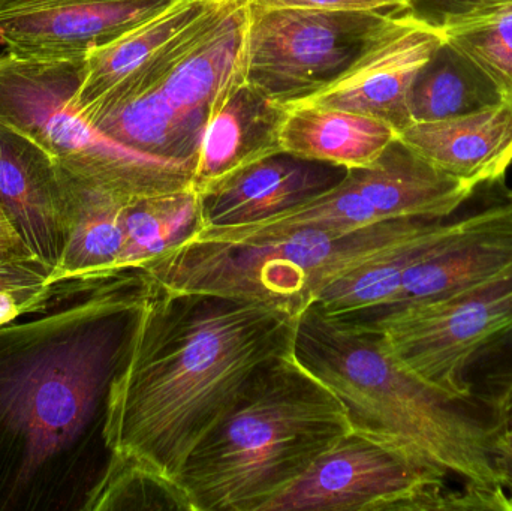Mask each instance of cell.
I'll return each instance as SVG.
<instances>
[{"label": "cell", "instance_id": "6da1fadb", "mask_svg": "<svg viewBox=\"0 0 512 511\" xmlns=\"http://www.w3.org/2000/svg\"><path fill=\"white\" fill-rule=\"evenodd\" d=\"M149 279L108 384L102 438L111 459L179 483L256 369L294 353L298 317Z\"/></svg>", "mask_w": 512, "mask_h": 511}, {"label": "cell", "instance_id": "7a4b0ae2", "mask_svg": "<svg viewBox=\"0 0 512 511\" xmlns=\"http://www.w3.org/2000/svg\"><path fill=\"white\" fill-rule=\"evenodd\" d=\"M294 356L342 401L352 431L408 450L460 488L504 491L493 456L501 414L415 374L378 330L309 306Z\"/></svg>", "mask_w": 512, "mask_h": 511}, {"label": "cell", "instance_id": "3957f363", "mask_svg": "<svg viewBox=\"0 0 512 511\" xmlns=\"http://www.w3.org/2000/svg\"><path fill=\"white\" fill-rule=\"evenodd\" d=\"M345 405L294 353L259 366L179 477L194 511H261L351 432Z\"/></svg>", "mask_w": 512, "mask_h": 511}, {"label": "cell", "instance_id": "277c9868", "mask_svg": "<svg viewBox=\"0 0 512 511\" xmlns=\"http://www.w3.org/2000/svg\"><path fill=\"white\" fill-rule=\"evenodd\" d=\"M149 281L141 269L110 276L69 314L65 332L0 369V422L23 446L20 480L68 449L89 425Z\"/></svg>", "mask_w": 512, "mask_h": 511}, {"label": "cell", "instance_id": "5b68a950", "mask_svg": "<svg viewBox=\"0 0 512 511\" xmlns=\"http://www.w3.org/2000/svg\"><path fill=\"white\" fill-rule=\"evenodd\" d=\"M444 218L379 222L360 230L292 231L254 243H185L143 267L170 290L265 303L300 317L337 279L390 254Z\"/></svg>", "mask_w": 512, "mask_h": 511}, {"label": "cell", "instance_id": "8992f818", "mask_svg": "<svg viewBox=\"0 0 512 511\" xmlns=\"http://www.w3.org/2000/svg\"><path fill=\"white\" fill-rule=\"evenodd\" d=\"M84 57L0 53V128L47 155L63 179L129 201L194 188V165L123 146L75 108Z\"/></svg>", "mask_w": 512, "mask_h": 511}, {"label": "cell", "instance_id": "52a82bcc", "mask_svg": "<svg viewBox=\"0 0 512 511\" xmlns=\"http://www.w3.org/2000/svg\"><path fill=\"white\" fill-rule=\"evenodd\" d=\"M451 483L408 450L351 429L261 511L512 510L507 492Z\"/></svg>", "mask_w": 512, "mask_h": 511}, {"label": "cell", "instance_id": "ba28073f", "mask_svg": "<svg viewBox=\"0 0 512 511\" xmlns=\"http://www.w3.org/2000/svg\"><path fill=\"white\" fill-rule=\"evenodd\" d=\"M387 14L249 3L246 83L285 107L307 98L354 62Z\"/></svg>", "mask_w": 512, "mask_h": 511}, {"label": "cell", "instance_id": "9c48e42d", "mask_svg": "<svg viewBox=\"0 0 512 511\" xmlns=\"http://www.w3.org/2000/svg\"><path fill=\"white\" fill-rule=\"evenodd\" d=\"M342 317L381 332L393 353L424 380L469 395L463 381L469 359L512 324V269L448 299Z\"/></svg>", "mask_w": 512, "mask_h": 511}, {"label": "cell", "instance_id": "30bf717a", "mask_svg": "<svg viewBox=\"0 0 512 511\" xmlns=\"http://www.w3.org/2000/svg\"><path fill=\"white\" fill-rule=\"evenodd\" d=\"M442 39L441 32L411 15L390 12L339 77L291 105L366 114L399 134L412 123L409 95L415 77Z\"/></svg>", "mask_w": 512, "mask_h": 511}, {"label": "cell", "instance_id": "8fae6325", "mask_svg": "<svg viewBox=\"0 0 512 511\" xmlns=\"http://www.w3.org/2000/svg\"><path fill=\"white\" fill-rule=\"evenodd\" d=\"M176 0H0V48L42 59L84 57Z\"/></svg>", "mask_w": 512, "mask_h": 511}, {"label": "cell", "instance_id": "7c38bea8", "mask_svg": "<svg viewBox=\"0 0 512 511\" xmlns=\"http://www.w3.org/2000/svg\"><path fill=\"white\" fill-rule=\"evenodd\" d=\"M248 21L249 0L215 2L174 45L159 89L180 116L200 128L245 80Z\"/></svg>", "mask_w": 512, "mask_h": 511}, {"label": "cell", "instance_id": "4fadbf2b", "mask_svg": "<svg viewBox=\"0 0 512 511\" xmlns=\"http://www.w3.org/2000/svg\"><path fill=\"white\" fill-rule=\"evenodd\" d=\"M511 269L512 192H508L504 203L469 213L457 233L406 272L396 296L381 308L448 299Z\"/></svg>", "mask_w": 512, "mask_h": 511}, {"label": "cell", "instance_id": "5bb4252c", "mask_svg": "<svg viewBox=\"0 0 512 511\" xmlns=\"http://www.w3.org/2000/svg\"><path fill=\"white\" fill-rule=\"evenodd\" d=\"M345 168L277 153L197 191L206 228L242 227L279 215L339 183Z\"/></svg>", "mask_w": 512, "mask_h": 511}, {"label": "cell", "instance_id": "9a60e30c", "mask_svg": "<svg viewBox=\"0 0 512 511\" xmlns=\"http://www.w3.org/2000/svg\"><path fill=\"white\" fill-rule=\"evenodd\" d=\"M0 210L24 248L50 275L65 243V186L41 149L2 128Z\"/></svg>", "mask_w": 512, "mask_h": 511}, {"label": "cell", "instance_id": "2e32d148", "mask_svg": "<svg viewBox=\"0 0 512 511\" xmlns=\"http://www.w3.org/2000/svg\"><path fill=\"white\" fill-rule=\"evenodd\" d=\"M78 111L129 149L195 168L204 129L180 116L159 84L141 69Z\"/></svg>", "mask_w": 512, "mask_h": 511}, {"label": "cell", "instance_id": "e0dca14e", "mask_svg": "<svg viewBox=\"0 0 512 511\" xmlns=\"http://www.w3.org/2000/svg\"><path fill=\"white\" fill-rule=\"evenodd\" d=\"M397 137L421 158L475 189L499 182L512 162V96L466 116L412 122Z\"/></svg>", "mask_w": 512, "mask_h": 511}, {"label": "cell", "instance_id": "ac0fdd59", "mask_svg": "<svg viewBox=\"0 0 512 511\" xmlns=\"http://www.w3.org/2000/svg\"><path fill=\"white\" fill-rule=\"evenodd\" d=\"M285 105L240 81L204 125L194 170L197 191L259 159L282 153L280 126Z\"/></svg>", "mask_w": 512, "mask_h": 511}, {"label": "cell", "instance_id": "d6986e66", "mask_svg": "<svg viewBox=\"0 0 512 511\" xmlns=\"http://www.w3.org/2000/svg\"><path fill=\"white\" fill-rule=\"evenodd\" d=\"M396 138L384 120L310 105H288L279 134L283 153L345 170L369 167Z\"/></svg>", "mask_w": 512, "mask_h": 511}, {"label": "cell", "instance_id": "ffe728a7", "mask_svg": "<svg viewBox=\"0 0 512 511\" xmlns=\"http://www.w3.org/2000/svg\"><path fill=\"white\" fill-rule=\"evenodd\" d=\"M62 177V176H60ZM66 197L65 243L47 278L48 287L62 282H92L116 275L125 231L126 201L63 179Z\"/></svg>", "mask_w": 512, "mask_h": 511}, {"label": "cell", "instance_id": "44dd1931", "mask_svg": "<svg viewBox=\"0 0 512 511\" xmlns=\"http://www.w3.org/2000/svg\"><path fill=\"white\" fill-rule=\"evenodd\" d=\"M213 3V0H176L165 11L138 24L114 41L90 50L84 56L83 75L74 96L75 108L83 110L89 107L117 83L152 60Z\"/></svg>", "mask_w": 512, "mask_h": 511}, {"label": "cell", "instance_id": "7402d4cb", "mask_svg": "<svg viewBox=\"0 0 512 511\" xmlns=\"http://www.w3.org/2000/svg\"><path fill=\"white\" fill-rule=\"evenodd\" d=\"M507 98L477 62L442 39L415 77L409 111L412 122H438L495 107Z\"/></svg>", "mask_w": 512, "mask_h": 511}, {"label": "cell", "instance_id": "603a6c76", "mask_svg": "<svg viewBox=\"0 0 512 511\" xmlns=\"http://www.w3.org/2000/svg\"><path fill=\"white\" fill-rule=\"evenodd\" d=\"M469 213L439 219L390 254L358 267L328 285L312 306L328 315H351L388 305L409 269L429 257L462 228Z\"/></svg>", "mask_w": 512, "mask_h": 511}, {"label": "cell", "instance_id": "cb8c5ba5", "mask_svg": "<svg viewBox=\"0 0 512 511\" xmlns=\"http://www.w3.org/2000/svg\"><path fill=\"white\" fill-rule=\"evenodd\" d=\"M122 254L117 272L143 269L156 258L191 242L206 228L195 188L135 198L122 210Z\"/></svg>", "mask_w": 512, "mask_h": 511}, {"label": "cell", "instance_id": "d4e9b609", "mask_svg": "<svg viewBox=\"0 0 512 511\" xmlns=\"http://www.w3.org/2000/svg\"><path fill=\"white\" fill-rule=\"evenodd\" d=\"M86 509L194 511L179 483L111 458L104 477L90 495Z\"/></svg>", "mask_w": 512, "mask_h": 511}, {"label": "cell", "instance_id": "484cf974", "mask_svg": "<svg viewBox=\"0 0 512 511\" xmlns=\"http://www.w3.org/2000/svg\"><path fill=\"white\" fill-rule=\"evenodd\" d=\"M441 35L512 96V0L463 18L442 29Z\"/></svg>", "mask_w": 512, "mask_h": 511}, {"label": "cell", "instance_id": "4316f807", "mask_svg": "<svg viewBox=\"0 0 512 511\" xmlns=\"http://www.w3.org/2000/svg\"><path fill=\"white\" fill-rule=\"evenodd\" d=\"M463 381L469 395L492 405L502 417L512 401V324L475 351Z\"/></svg>", "mask_w": 512, "mask_h": 511}, {"label": "cell", "instance_id": "83f0119b", "mask_svg": "<svg viewBox=\"0 0 512 511\" xmlns=\"http://www.w3.org/2000/svg\"><path fill=\"white\" fill-rule=\"evenodd\" d=\"M510 0H406L402 12L441 32L445 27Z\"/></svg>", "mask_w": 512, "mask_h": 511}, {"label": "cell", "instance_id": "f1b7e54d", "mask_svg": "<svg viewBox=\"0 0 512 511\" xmlns=\"http://www.w3.org/2000/svg\"><path fill=\"white\" fill-rule=\"evenodd\" d=\"M48 270L32 258L0 254V291L45 297L50 291Z\"/></svg>", "mask_w": 512, "mask_h": 511}, {"label": "cell", "instance_id": "f546056e", "mask_svg": "<svg viewBox=\"0 0 512 511\" xmlns=\"http://www.w3.org/2000/svg\"><path fill=\"white\" fill-rule=\"evenodd\" d=\"M262 8L322 9L336 12L403 11L406 0H249Z\"/></svg>", "mask_w": 512, "mask_h": 511}, {"label": "cell", "instance_id": "4dcf8cb0", "mask_svg": "<svg viewBox=\"0 0 512 511\" xmlns=\"http://www.w3.org/2000/svg\"><path fill=\"white\" fill-rule=\"evenodd\" d=\"M499 483L512 500V431H502L493 447Z\"/></svg>", "mask_w": 512, "mask_h": 511}, {"label": "cell", "instance_id": "1f68e13d", "mask_svg": "<svg viewBox=\"0 0 512 511\" xmlns=\"http://www.w3.org/2000/svg\"><path fill=\"white\" fill-rule=\"evenodd\" d=\"M44 297L24 296V294L0 291V327L17 320L24 312L36 308Z\"/></svg>", "mask_w": 512, "mask_h": 511}, {"label": "cell", "instance_id": "d6a6232c", "mask_svg": "<svg viewBox=\"0 0 512 511\" xmlns=\"http://www.w3.org/2000/svg\"><path fill=\"white\" fill-rule=\"evenodd\" d=\"M0 230H2V233L5 234L6 239H8L9 242H11L12 245H14L15 248L18 249V251L24 252V254L29 255V257H32V255L29 254V251H27V249L24 248L23 243L20 242V239H18V237L15 236V233L14 231L11 230V227H9L8 222H6L5 216H3L2 210H0ZM33 260H35V258H33Z\"/></svg>", "mask_w": 512, "mask_h": 511}, {"label": "cell", "instance_id": "836d02e7", "mask_svg": "<svg viewBox=\"0 0 512 511\" xmlns=\"http://www.w3.org/2000/svg\"><path fill=\"white\" fill-rule=\"evenodd\" d=\"M0 254L12 255V257L32 258L29 257V255L24 254V252L18 251V249L15 248V246L12 245L8 239H6L5 234L2 233V230H0Z\"/></svg>", "mask_w": 512, "mask_h": 511}, {"label": "cell", "instance_id": "e575fe53", "mask_svg": "<svg viewBox=\"0 0 512 511\" xmlns=\"http://www.w3.org/2000/svg\"><path fill=\"white\" fill-rule=\"evenodd\" d=\"M502 431H512V401L502 413Z\"/></svg>", "mask_w": 512, "mask_h": 511}, {"label": "cell", "instance_id": "d590c367", "mask_svg": "<svg viewBox=\"0 0 512 511\" xmlns=\"http://www.w3.org/2000/svg\"><path fill=\"white\" fill-rule=\"evenodd\" d=\"M213 2H224V0H213Z\"/></svg>", "mask_w": 512, "mask_h": 511}]
</instances>
